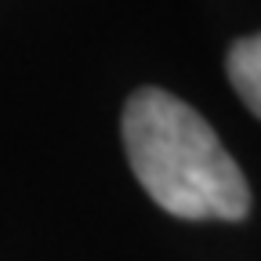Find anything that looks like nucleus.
Here are the masks:
<instances>
[{
	"label": "nucleus",
	"mask_w": 261,
	"mask_h": 261,
	"mask_svg": "<svg viewBox=\"0 0 261 261\" xmlns=\"http://www.w3.org/2000/svg\"><path fill=\"white\" fill-rule=\"evenodd\" d=\"M123 149L149 200L185 221H240L250 185L214 127L171 91L142 87L123 106Z\"/></svg>",
	"instance_id": "obj_1"
},
{
	"label": "nucleus",
	"mask_w": 261,
	"mask_h": 261,
	"mask_svg": "<svg viewBox=\"0 0 261 261\" xmlns=\"http://www.w3.org/2000/svg\"><path fill=\"white\" fill-rule=\"evenodd\" d=\"M225 69H228V80H232L236 94L243 98V106L261 120V33L257 37H243L228 47Z\"/></svg>",
	"instance_id": "obj_2"
}]
</instances>
